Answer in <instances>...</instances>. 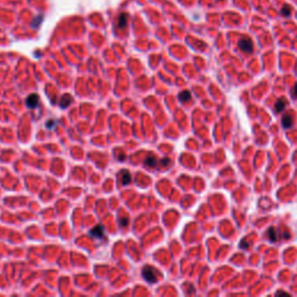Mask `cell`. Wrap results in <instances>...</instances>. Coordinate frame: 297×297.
Instances as JSON below:
<instances>
[{"label": "cell", "instance_id": "cell-1", "mask_svg": "<svg viewBox=\"0 0 297 297\" xmlns=\"http://www.w3.org/2000/svg\"><path fill=\"white\" fill-rule=\"evenodd\" d=\"M142 275L145 278V281L148 283H156L157 276H156V269L150 266H145L142 271Z\"/></svg>", "mask_w": 297, "mask_h": 297}, {"label": "cell", "instance_id": "cell-2", "mask_svg": "<svg viewBox=\"0 0 297 297\" xmlns=\"http://www.w3.org/2000/svg\"><path fill=\"white\" fill-rule=\"evenodd\" d=\"M238 46H239V49L241 50V51L247 52V53L252 52V50H253V43H252V41L248 37L240 38L239 42H238Z\"/></svg>", "mask_w": 297, "mask_h": 297}, {"label": "cell", "instance_id": "cell-3", "mask_svg": "<svg viewBox=\"0 0 297 297\" xmlns=\"http://www.w3.org/2000/svg\"><path fill=\"white\" fill-rule=\"evenodd\" d=\"M38 102H40V98H38L37 94H30V95L28 96L26 99V105L28 108H30V109H34V108H36L38 105Z\"/></svg>", "mask_w": 297, "mask_h": 297}, {"label": "cell", "instance_id": "cell-4", "mask_svg": "<svg viewBox=\"0 0 297 297\" xmlns=\"http://www.w3.org/2000/svg\"><path fill=\"white\" fill-rule=\"evenodd\" d=\"M103 232H105V229H103L102 225H95L94 228L89 231V235L92 237H95V238H101L103 236Z\"/></svg>", "mask_w": 297, "mask_h": 297}, {"label": "cell", "instance_id": "cell-5", "mask_svg": "<svg viewBox=\"0 0 297 297\" xmlns=\"http://www.w3.org/2000/svg\"><path fill=\"white\" fill-rule=\"evenodd\" d=\"M281 121H282V127L286 128V129L293 127V116H291V114H284Z\"/></svg>", "mask_w": 297, "mask_h": 297}, {"label": "cell", "instance_id": "cell-6", "mask_svg": "<svg viewBox=\"0 0 297 297\" xmlns=\"http://www.w3.org/2000/svg\"><path fill=\"white\" fill-rule=\"evenodd\" d=\"M120 178L122 180L123 186H126V185L131 182V174H130L129 171H127V170H124V171H122L120 173Z\"/></svg>", "mask_w": 297, "mask_h": 297}, {"label": "cell", "instance_id": "cell-7", "mask_svg": "<svg viewBox=\"0 0 297 297\" xmlns=\"http://www.w3.org/2000/svg\"><path fill=\"white\" fill-rule=\"evenodd\" d=\"M71 101H72V96L70 95V94H64L61 99V107L63 108V109L68 108V107L70 106Z\"/></svg>", "mask_w": 297, "mask_h": 297}, {"label": "cell", "instance_id": "cell-8", "mask_svg": "<svg viewBox=\"0 0 297 297\" xmlns=\"http://www.w3.org/2000/svg\"><path fill=\"white\" fill-rule=\"evenodd\" d=\"M284 108H286V101H284V99H278L276 102H275V106H274V109L276 113H281V111H284Z\"/></svg>", "mask_w": 297, "mask_h": 297}, {"label": "cell", "instance_id": "cell-9", "mask_svg": "<svg viewBox=\"0 0 297 297\" xmlns=\"http://www.w3.org/2000/svg\"><path fill=\"white\" fill-rule=\"evenodd\" d=\"M191 99H192V95L188 91H183L182 93H180L179 94V100L181 101V102H188Z\"/></svg>", "mask_w": 297, "mask_h": 297}, {"label": "cell", "instance_id": "cell-10", "mask_svg": "<svg viewBox=\"0 0 297 297\" xmlns=\"http://www.w3.org/2000/svg\"><path fill=\"white\" fill-rule=\"evenodd\" d=\"M267 237L269 238L271 241H276L278 236H276V230L274 228H269L267 230Z\"/></svg>", "mask_w": 297, "mask_h": 297}, {"label": "cell", "instance_id": "cell-11", "mask_svg": "<svg viewBox=\"0 0 297 297\" xmlns=\"http://www.w3.org/2000/svg\"><path fill=\"white\" fill-rule=\"evenodd\" d=\"M127 26V15L124 13H122L121 15L118 16L117 20V27L118 28H124Z\"/></svg>", "mask_w": 297, "mask_h": 297}, {"label": "cell", "instance_id": "cell-12", "mask_svg": "<svg viewBox=\"0 0 297 297\" xmlns=\"http://www.w3.org/2000/svg\"><path fill=\"white\" fill-rule=\"evenodd\" d=\"M144 164L146 165L148 167H154V166H156V164H157V160H156V158H154V157H148V159L144 161Z\"/></svg>", "mask_w": 297, "mask_h": 297}, {"label": "cell", "instance_id": "cell-13", "mask_svg": "<svg viewBox=\"0 0 297 297\" xmlns=\"http://www.w3.org/2000/svg\"><path fill=\"white\" fill-rule=\"evenodd\" d=\"M42 20H43V15H37L34 20H33L31 26L34 27V28H37V27L40 26V23L42 22Z\"/></svg>", "mask_w": 297, "mask_h": 297}, {"label": "cell", "instance_id": "cell-14", "mask_svg": "<svg viewBox=\"0 0 297 297\" xmlns=\"http://www.w3.org/2000/svg\"><path fill=\"white\" fill-rule=\"evenodd\" d=\"M281 13H282V15H283V16H289V15H290V13H291V8H290V6L286 5L284 7L282 8Z\"/></svg>", "mask_w": 297, "mask_h": 297}, {"label": "cell", "instance_id": "cell-15", "mask_svg": "<svg viewBox=\"0 0 297 297\" xmlns=\"http://www.w3.org/2000/svg\"><path fill=\"white\" fill-rule=\"evenodd\" d=\"M55 124H56V121H52V120H49L48 122H46V127L48 128V129H50V128H53L55 127Z\"/></svg>", "mask_w": 297, "mask_h": 297}, {"label": "cell", "instance_id": "cell-16", "mask_svg": "<svg viewBox=\"0 0 297 297\" xmlns=\"http://www.w3.org/2000/svg\"><path fill=\"white\" fill-rule=\"evenodd\" d=\"M291 95H293V98L297 99V84L295 85L293 87V89H291Z\"/></svg>", "mask_w": 297, "mask_h": 297}, {"label": "cell", "instance_id": "cell-17", "mask_svg": "<svg viewBox=\"0 0 297 297\" xmlns=\"http://www.w3.org/2000/svg\"><path fill=\"white\" fill-rule=\"evenodd\" d=\"M170 164V159H164L161 160V165H167Z\"/></svg>", "mask_w": 297, "mask_h": 297}, {"label": "cell", "instance_id": "cell-18", "mask_svg": "<svg viewBox=\"0 0 297 297\" xmlns=\"http://www.w3.org/2000/svg\"><path fill=\"white\" fill-rule=\"evenodd\" d=\"M240 247H241V248H247V244L243 243V244H240Z\"/></svg>", "mask_w": 297, "mask_h": 297}, {"label": "cell", "instance_id": "cell-19", "mask_svg": "<svg viewBox=\"0 0 297 297\" xmlns=\"http://www.w3.org/2000/svg\"><path fill=\"white\" fill-rule=\"evenodd\" d=\"M276 295H288V294L283 293V291H278V293H276Z\"/></svg>", "mask_w": 297, "mask_h": 297}]
</instances>
